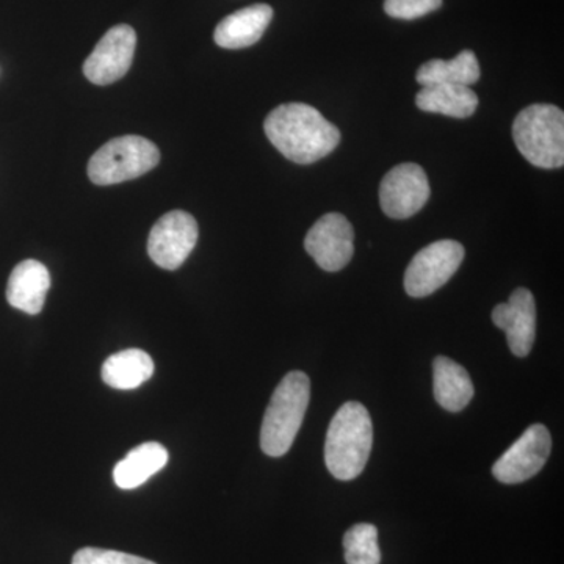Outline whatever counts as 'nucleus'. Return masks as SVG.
<instances>
[{"instance_id": "nucleus-1", "label": "nucleus", "mask_w": 564, "mask_h": 564, "mask_svg": "<svg viewBox=\"0 0 564 564\" xmlns=\"http://www.w3.org/2000/svg\"><path fill=\"white\" fill-rule=\"evenodd\" d=\"M267 139L278 151L299 165L325 159L340 143V131L325 117L303 102L282 104L263 122Z\"/></svg>"}, {"instance_id": "nucleus-2", "label": "nucleus", "mask_w": 564, "mask_h": 564, "mask_svg": "<svg viewBox=\"0 0 564 564\" xmlns=\"http://www.w3.org/2000/svg\"><path fill=\"white\" fill-rule=\"evenodd\" d=\"M373 445L369 411L359 402L340 406L329 423L325 443V463L337 480L350 481L362 474Z\"/></svg>"}, {"instance_id": "nucleus-3", "label": "nucleus", "mask_w": 564, "mask_h": 564, "mask_svg": "<svg viewBox=\"0 0 564 564\" xmlns=\"http://www.w3.org/2000/svg\"><path fill=\"white\" fill-rule=\"evenodd\" d=\"M311 399V381L306 373L295 370L282 378L267 406L261 429L263 454L280 458L291 451L302 429Z\"/></svg>"}, {"instance_id": "nucleus-4", "label": "nucleus", "mask_w": 564, "mask_h": 564, "mask_svg": "<svg viewBox=\"0 0 564 564\" xmlns=\"http://www.w3.org/2000/svg\"><path fill=\"white\" fill-rule=\"evenodd\" d=\"M519 152L533 166L544 170L564 165V113L551 104H533L519 111L513 122Z\"/></svg>"}, {"instance_id": "nucleus-5", "label": "nucleus", "mask_w": 564, "mask_h": 564, "mask_svg": "<svg viewBox=\"0 0 564 564\" xmlns=\"http://www.w3.org/2000/svg\"><path fill=\"white\" fill-rule=\"evenodd\" d=\"M161 162V151L140 135H122L107 141L91 155L88 177L96 185H113L137 180Z\"/></svg>"}, {"instance_id": "nucleus-6", "label": "nucleus", "mask_w": 564, "mask_h": 564, "mask_svg": "<svg viewBox=\"0 0 564 564\" xmlns=\"http://www.w3.org/2000/svg\"><path fill=\"white\" fill-rule=\"evenodd\" d=\"M464 247L456 240H440L422 248L404 273V291L413 299H425L440 291L464 261Z\"/></svg>"}, {"instance_id": "nucleus-7", "label": "nucleus", "mask_w": 564, "mask_h": 564, "mask_svg": "<svg viewBox=\"0 0 564 564\" xmlns=\"http://www.w3.org/2000/svg\"><path fill=\"white\" fill-rule=\"evenodd\" d=\"M199 229L188 212L172 210L152 226L148 252L155 265L165 270L180 269L198 242Z\"/></svg>"}, {"instance_id": "nucleus-8", "label": "nucleus", "mask_w": 564, "mask_h": 564, "mask_svg": "<svg viewBox=\"0 0 564 564\" xmlns=\"http://www.w3.org/2000/svg\"><path fill=\"white\" fill-rule=\"evenodd\" d=\"M552 451V437L541 423H534L492 466L500 484L518 485L540 474Z\"/></svg>"}, {"instance_id": "nucleus-9", "label": "nucleus", "mask_w": 564, "mask_h": 564, "mask_svg": "<svg viewBox=\"0 0 564 564\" xmlns=\"http://www.w3.org/2000/svg\"><path fill=\"white\" fill-rule=\"evenodd\" d=\"M304 248L322 270L340 272L355 254V231L343 214L329 212L310 229Z\"/></svg>"}, {"instance_id": "nucleus-10", "label": "nucleus", "mask_w": 564, "mask_h": 564, "mask_svg": "<svg viewBox=\"0 0 564 564\" xmlns=\"http://www.w3.org/2000/svg\"><path fill=\"white\" fill-rule=\"evenodd\" d=\"M429 177L417 163H402L386 174L380 185L381 209L393 220H406L430 199Z\"/></svg>"}, {"instance_id": "nucleus-11", "label": "nucleus", "mask_w": 564, "mask_h": 564, "mask_svg": "<svg viewBox=\"0 0 564 564\" xmlns=\"http://www.w3.org/2000/svg\"><path fill=\"white\" fill-rule=\"evenodd\" d=\"M137 47V33L131 25L111 28L96 44L95 51L84 63V74L91 84H115L131 69Z\"/></svg>"}, {"instance_id": "nucleus-12", "label": "nucleus", "mask_w": 564, "mask_h": 564, "mask_svg": "<svg viewBox=\"0 0 564 564\" xmlns=\"http://www.w3.org/2000/svg\"><path fill=\"white\" fill-rule=\"evenodd\" d=\"M492 322L507 334L508 347L514 356H529L536 337V304L529 289H516L510 302L497 304L492 311Z\"/></svg>"}, {"instance_id": "nucleus-13", "label": "nucleus", "mask_w": 564, "mask_h": 564, "mask_svg": "<svg viewBox=\"0 0 564 564\" xmlns=\"http://www.w3.org/2000/svg\"><path fill=\"white\" fill-rule=\"evenodd\" d=\"M51 289V274L44 263L28 259L14 267L7 284V302L14 310L36 315L43 311L47 292Z\"/></svg>"}, {"instance_id": "nucleus-14", "label": "nucleus", "mask_w": 564, "mask_h": 564, "mask_svg": "<svg viewBox=\"0 0 564 564\" xmlns=\"http://www.w3.org/2000/svg\"><path fill=\"white\" fill-rule=\"evenodd\" d=\"M273 20V9L256 3L218 22L214 40L223 50H245L258 43Z\"/></svg>"}, {"instance_id": "nucleus-15", "label": "nucleus", "mask_w": 564, "mask_h": 564, "mask_svg": "<svg viewBox=\"0 0 564 564\" xmlns=\"http://www.w3.org/2000/svg\"><path fill=\"white\" fill-rule=\"evenodd\" d=\"M434 397L448 413H459L474 399V383L462 364L447 356L433 362Z\"/></svg>"}, {"instance_id": "nucleus-16", "label": "nucleus", "mask_w": 564, "mask_h": 564, "mask_svg": "<svg viewBox=\"0 0 564 564\" xmlns=\"http://www.w3.org/2000/svg\"><path fill=\"white\" fill-rule=\"evenodd\" d=\"M169 451L159 443H144L132 448L124 459L115 466L113 480L120 489H135L169 463Z\"/></svg>"}, {"instance_id": "nucleus-17", "label": "nucleus", "mask_w": 564, "mask_h": 564, "mask_svg": "<svg viewBox=\"0 0 564 564\" xmlns=\"http://www.w3.org/2000/svg\"><path fill=\"white\" fill-rule=\"evenodd\" d=\"M154 370V361L147 351L129 348L106 359L102 364V381L110 388L131 391L147 383Z\"/></svg>"}, {"instance_id": "nucleus-18", "label": "nucleus", "mask_w": 564, "mask_h": 564, "mask_svg": "<svg viewBox=\"0 0 564 564\" xmlns=\"http://www.w3.org/2000/svg\"><path fill=\"white\" fill-rule=\"evenodd\" d=\"M415 106L429 113L445 115L452 118L473 117L478 107V96L464 85H430L415 96Z\"/></svg>"}, {"instance_id": "nucleus-19", "label": "nucleus", "mask_w": 564, "mask_h": 564, "mask_svg": "<svg viewBox=\"0 0 564 564\" xmlns=\"http://www.w3.org/2000/svg\"><path fill=\"white\" fill-rule=\"evenodd\" d=\"M480 74V65H478L474 52L463 51L462 54L456 55L455 58L448 62L440 61V58L426 62L425 65L419 68L415 80L422 87L441 84L470 87V85L477 84Z\"/></svg>"}, {"instance_id": "nucleus-20", "label": "nucleus", "mask_w": 564, "mask_h": 564, "mask_svg": "<svg viewBox=\"0 0 564 564\" xmlns=\"http://www.w3.org/2000/svg\"><path fill=\"white\" fill-rule=\"evenodd\" d=\"M345 562L347 564H380L378 529L372 524L352 525L344 534Z\"/></svg>"}, {"instance_id": "nucleus-21", "label": "nucleus", "mask_w": 564, "mask_h": 564, "mask_svg": "<svg viewBox=\"0 0 564 564\" xmlns=\"http://www.w3.org/2000/svg\"><path fill=\"white\" fill-rule=\"evenodd\" d=\"M443 6V0H386L384 11L395 20H417Z\"/></svg>"}, {"instance_id": "nucleus-22", "label": "nucleus", "mask_w": 564, "mask_h": 564, "mask_svg": "<svg viewBox=\"0 0 564 564\" xmlns=\"http://www.w3.org/2000/svg\"><path fill=\"white\" fill-rule=\"evenodd\" d=\"M73 564H155L141 556L107 549L84 547L73 556Z\"/></svg>"}]
</instances>
